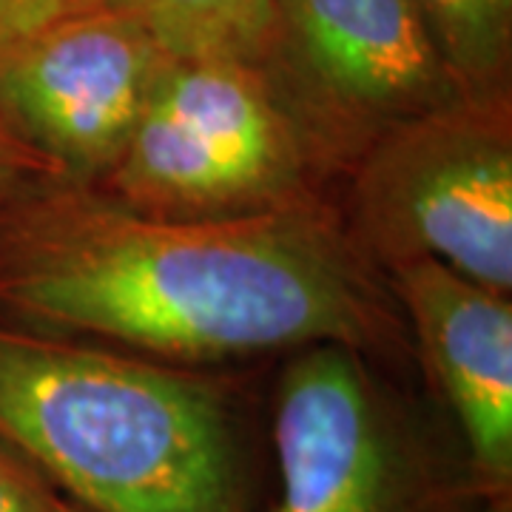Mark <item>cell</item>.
I'll list each match as a JSON object with an SVG mask.
<instances>
[{"instance_id":"obj_1","label":"cell","mask_w":512,"mask_h":512,"mask_svg":"<svg viewBox=\"0 0 512 512\" xmlns=\"http://www.w3.org/2000/svg\"><path fill=\"white\" fill-rule=\"evenodd\" d=\"M0 305L177 356L359 345L379 311L345 248L302 214L165 220L83 211L0 248Z\"/></svg>"},{"instance_id":"obj_2","label":"cell","mask_w":512,"mask_h":512,"mask_svg":"<svg viewBox=\"0 0 512 512\" xmlns=\"http://www.w3.org/2000/svg\"><path fill=\"white\" fill-rule=\"evenodd\" d=\"M0 444L89 512H254L228 393L146 359L0 330Z\"/></svg>"},{"instance_id":"obj_3","label":"cell","mask_w":512,"mask_h":512,"mask_svg":"<svg viewBox=\"0 0 512 512\" xmlns=\"http://www.w3.org/2000/svg\"><path fill=\"white\" fill-rule=\"evenodd\" d=\"M271 444L268 512H478L490 501L470 456L439 453L339 342L282 373Z\"/></svg>"},{"instance_id":"obj_4","label":"cell","mask_w":512,"mask_h":512,"mask_svg":"<svg viewBox=\"0 0 512 512\" xmlns=\"http://www.w3.org/2000/svg\"><path fill=\"white\" fill-rule=\"evenodd\" d=\"M476 103L404 120L367 165L362 217L399 262L436 259L501 293L512 285V151Z\"/></svg>"},{"instance_id":"obj_5","label":"cell","mask_w":512,"mask_h":512,"mask_svg":"<svg viewBox=\"0 0 512 512\" xmlns=\"http://www.w3.org/2000/svg\"><path fill=\"white\" fill-rule=\"evenodd\" d=\"M171 60L137 20L100 6L0 49V126L74 171L117 163Z\"/></svg>"},{"instance_id":"obj_6","label":"cell","mask_w":512,"mask_h":512,"mask_svg":"<svg viewBox=\"0 0 512 512\" xmlns=\"http://www.w3.org/2000/svg\"><path fill=\"white\" fill-rule=\"evenodd\" d=\"M399 291L481 487L510 495V302L436 259L399 262Z\"/></svg>"},{"instance_id":"obj_7","label":"cell","mask_w":512,"mask_h":512,"mask_svg":"<svg viewBox=\"0 0 512 512\" xmlns=\"http://www.w3.org/2000/svg\"><path fill=\"white\" fill-rule=\"evenodd\" d=\"M279 46L336 103L413 120L461 103L413 0H276Z\"/></svg>"},{"instance_id":"obj_8","label":"cell","mask_w":512,"mask_h":512,"mask_svg":"<svg viewBox=\"0 0 512 512\" xmlns=\"http://www.w3.org/2000/svg\"><path fill=\"white\" fill-rule=\"evenodd\" d=\"M151 100L256 191L288 165V134L256 66L168 63Z\"/></svg>"},{"instance_id":"obj_9","label":"cell","mask_w":512,"mask_h":512,"mask_svg":"<svg viewBox=\"0 0 512 512\" xmlns=\"http://www.w3.org/2000/svg\"><path fill=\"white\" fill-rule=\"evenodd\" d=\"M117 185L134 200L165 208H211L251 194L220 154L154 100L117 157Z\"/></svg>"},{"instance_id":"obj_10","label":"cell","mask_w":512,"mask_h":512,"mask_svg":"<svg viewBox=\"0 0 512 512\" xmlns=\"http://www.w3.org/2000/svg\"><path fill=\"white\" fill-rule=\"evenodd\" d=\"M174 63L262 66L279 46L276 0H109Z\"/></svg>"},{"instance_id":"obj_11","label":"cell","mask_w":512,"mask_h":512,"mask_svg":"<svg viewBox=\"0 0 512 512\" xmlns=\"http://www.w3.org/2000/svg\"><path fill=\"white\" fill-rule=\"evenodd\" d=\"M464 97L498 86L510 63L512 0H413Z\"/></svg>"},{"instance_id":"obj_12","label":"cell","mask_w":512,"mask_h":512,"mask_svg":"<svg viewBox=\"0 0 512 512\" xmlns=\"http://www.w3.org/2000/svg\"><path fill=\"white\" fill-rule=\"evenodd\" d=\"M109 0H0V49L15 40L35 35L57 20L92 12Z\"/></svg>"},{"instance_id":"obj_13","label":"cell","mask_w":512,"mask_h":512,"mask_svg":"<svg viewBox=\"0 0 512 512\" xmlns=\"http://www.w3.org/2000/svg\"><path fill=\"white\" fill-rule=\"evenodd\" d=\"M57 501L52 484L0 444V512H52Z\"/></svg>"},{"instance_id":"obj_14","label":"cell","mask_w":512,"mask_h":512,"mask_svg":"<svg viewBox=\"0 0 512 512\" xmlns=\"http://www.w3.org/2000/svg\"><path fill=\"white\" fill-rule=\"evenodd\" d=\"M478 512H512L510 495H501V498H490Z\"/></svg>"},{"instance_id":"obj_15","label":"cell","mask_w":512,"mask_h":512,"mask_svg":"<svg viewBox=\"0 0 512 512\" xmlns=\"http://www.w3.org/2000/svg\"><path fill=\"white\" fill-rule=\"evenodd\" d=\"M52 512H89V510H83V507H72V504H66V501H57L55 510Z\"/></svg>"},{"instance_id":"obj_16","label":"cell","mask_w":512,"mask_h":512,"mask_svg":"<svg viewBox=\"0 0 512 512\" xmlns=\"http://www.w3.org/2000/svg\"><path fill=\"white\" fill-rule=\"evenodd\" d=\"M6 180V154H3V146H0V185Z\"/></svg>"}]
</instances>
